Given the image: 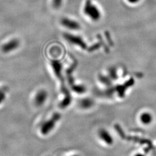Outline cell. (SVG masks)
Masks as SVG:
<instances>
[{
  "mask_svg": "<svg viewBox=\"0 0 156 156\" xmlns=\"http://www.w3.org/2000/svg\"><path fill=\"white\" fill-rule=\"evenodd\" d=\"M19 45V41L14 39V40H12L10 42H8L6 44H5L2 48V50L4 52L7 53L9 51H11L12 50L16 49Z\"/></svg>",
  "mask_w": 156,
  "mask_h": 156,
  "instance_id": "obj_4",
  "label": "cell"
},
{
  "mask_svg": "<svg viewBox=\"0 0 156 156\" xmlns=\"http://www.w3.org/2000/svg\"><path fill=\"white\" fill-rule=\"evenodd\" d=\"M62 24L67 28L72 30H76L79 28V25L78 23L68 19H63L61 21Z\"/></svg>",
  "mask_w": 156,
  "mask_h": 156,
  "instance_id": "obj_5",
  "label": "cell"
},
{
  "mask_svg": "<svg viewBox=\"0 0 156 156\" xmlns=\"http://www.w3.org/2000/svg\"><path fill=\"white\" fill-rule=\"evenodd\" d=\"M92 101L89 98L83 99L80 102V106L83 108H90L92 106Z\"/></svg>",
  "mask_w": 156,
  "mask_h": 156,
  "instance_id": "obj_6",
  "label": "cell"
},
{
  "mask_svg": "<svg viewBox=\"0 0 156 156\" xmlns=\"http://www.w3.org/2000/svg\"><path fill=\"white\" fill-rule=\"evenodd\" d=\"M62 2V0H53V5L55 8L59 7Z\"/></svg>",
  "mask_w": 156,
  "mask_h": 156,
  "instance_id": "obj_7",
  "label": "cell"
},
{
  "mask_svg": "<svg viewBox=\"0 0 156 156\" xmlns=\"http://www.w3.org/2000/svg\"><path fill=\"white\" fill-rule=\"evenodd\" d=\"M80 156L78 155V154H74V155H72V156Z\"/></svg>",
  "mask_w": 156,
  "mask_h": 156,
  "instance_id": "obj_9",
  "label": "cell"
},
{
  "mask_svg": "<svg viewBox=\"0 0 156 156\" xmlns=\"http://www.w3.org/2000/svg\"><path fill=\"white\" fill-rule=\"evenodd\" d=\"M98 136L101 142L106 144L108 146L113 145L114 143V139L113 136L105 128H101L98 131Z\"/></svg>",
  "mask_w": 156,
  "mask_h": 156,
  "instance_id": "obj_1",
  "label": "cell"
},
{
  "mask_svg": "<svg viewBox=\"0 0 156 156\" xmlns=\"http://www.w3.org/2000/svg\"><path fill=\"white\" fill-rule=\"evenodd\" d=\"M153 120L152 114L148 111H143L139 116V121L145 126H148L151 124Z\"/></svg>",
  "mask_w": 156,
  "mask_h": 156,
  "instance_id": "obj_2",
  "label": "cell"
},
{
  "mask_svg": "<svg viewBox=\"0 0 156 156\" xmlns=\"http://www.w3.org/2000/svg\"><path fill=\"white\" fill-rule=\"evenodd\" d=\"M134 156H145V155L142 154V153H138L135 154Z\"/></svg>",
  "mask_w": 156,
  "mask_h": 156,
  "instance_id": "obj_8",
  "label": "cell"
},
{
  "mask_svg": "<svg viewBox=\"0 0 156 156\" xmlns=\"http://www.w3.org/2000/svg\"><path fill=\"white\" fill-rule=\"evenodd\" d=\"M85 12L89 17L93 19H98L99 17V14L98 9L95 6L92 5L90 2L87 1L86 5Z\"/></svg>",
  "mask_w": 156,
  "mask_h": 156,
  "instance_id": "obj_3",
  "label": "cell"
}]
</instances>
